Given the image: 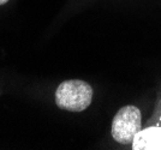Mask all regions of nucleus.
<instances>
[{"mask_svg":"<svg viewBox=\"0 0 161 150\" xmlns=\"http://www.w3.org/2000/svg\"><path fill=\"white\" fill-rule=\"evenodd\" d=\"M93 100V88L84 81L70 79L63 82L55 91V103L61 109L83 112Z\"/></svg>","mask_w":161,"mask_h":150,"instance_id":"nucleus-1","label":"nucleus"},{"mask_svg":"<svg viewBox=\"0 0 161 150\" xmlns=\"http://www.w3.org/2000/svg\"><path fill=\"white\" fill-rule=\"evenodd\" d=\"M141 129V110L136 106H124L114 115L111 132L115 142L128 145L132 143L135 135Z\"/></svg>","mask_w":161,"mask_h":150,"instance_id":"nucleus-2","label":"nucleus"},{"mask_svg":"<svg viewBox=\"0 0 161 150\" xmlns=\"http://www.w3.org/2000/svg\"><path fill=\"white\" fill-rule=\"evenodd\" d=\"M131 144L134 150H161V127L141 129L135 135Z\"/></svg>","mask_w":161,"mask_h":150,"instance_id":"nucleus-3","label":"nucleus"},{"mask_svg":"<svg viewBox=\"0 0 161 150\" xmlns=\"http://www.w3.org/2000/svg\"><path fill=\"white\" fill-rule=\"evenodd\" d=\"M8 0H0V5H4V4H6Z\"/></svg>","mask_w":161,"mask_h":150,"instance_id":"nucleus-4","label":"nucleus"},{"mask_svg":"<svg viewBox=\"0 0 161 150\" xmlns=\"http://www.w3.org/2000/svg\"><path fill=\"white\" fill-rule=\"evenodd\" d=\"M160 120H161V116H160Z\"/></svg>","mask_w":161,"mask_h":150,"instance_id":"nucleus-5","label":"nucleus"}]
</instances>
